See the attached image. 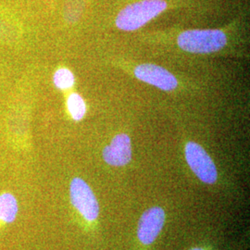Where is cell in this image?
I'll return each mask as SVG.
<instances>
[{"label":"cell","instance_id":"1","mask_svg":"<svg viewBox=\"0 0 250 250\" xmlns=\"http://www.w3.org/2000/svg\"><path fill=\"white\" fill-rule=\"evenodd\" d=\"M167 8L164 0H142L133 3L121 10L116 18V25L123 31H135L156 18Z\"/></svg>","mask_w":250,"mask_h":250},{"label":"cell","instance_id":"2","mask_svg":"<svg viewBox=\"0 0 250 250\" xmlns=\"http://www.w3.org/2000/svg\"><path fill=\"white\" fill-rule=\"evenodd\" d=\"M178 45L190 53H212L224 48L227 37L221 30H188L177 39Z\"/></svg>","mask_w":250,"mask_h":250},{"label":"cell","instance_id":"3","mask_svg":"<svg viewBox=\"0 0 250 250\" xmlns=\"http://www.w3.org/2000/svg\"><path fill=\"white\" fill-rule=\"evenodd\" d=\"M70 197L73 207L86 221H95L99 215V202L89 186L83 179H73L70 187Z\"/></svg>","mask_w":250,"mask_h":250},{"label":"cell","instance_id":"4","mask_svg":"<svg viewBox=\"0 0 250 250\" xmlns=\"http://www.w3.org/2000/svg\"><path fill=\"white\" fill-rule=\"evenodd\" d=\"M186 159L191 170L202 182L211 185L217 181L218 172L214 162L201 146L194 142L188 143Z\"/></svg>","mask_w":250,"mask_h":250},{"label":"cell","instance_id":"5","mask_svg":"<svg viewBox=\"0 0 250 250\" xmlns=\"http://www.w3.org/2000/svg\"><path fill=\"white\" fill-rule=\"evenodd\" d=\"M137 79L164 91L175 89L178 82L175 76L161 66L154 64H141L134 69Z\"/></svg>","mask_w":250,"mask_h":250},{"label":"cell","instance_id":"6","mask_svg":"<svg viewBox=\"0 0 250 250\" xmlns=\"http://www.w3.org/2000/svg\"><path fill=\"white\" fill-rule=\"evenodd\" d=\"M165 223V212L160 207H153L144 212L138 224L137 236L144 245H150L160 234Z\"/></svg>","mask_w":250,"mask_h":250},{"label":"cell","instance_id":"7","mask_svg":"<svg viewBox=\"0 0 250 250\" xmlns=\"http://www.w3.org/2000/svg\"><path fill=\"white\" fill-rule=\"evenodd\" d=\"M103 159L107 164L115 167L128 164L132 159L130 137L125 134H117L110 145L104 148Z\"/></svg>","mask_w":250,"mask_h":250},{"label":"cell","instance_id":"8","mask_svg":"<svg viewBox=\"0 0 250 250\" xmlns=\"http://www.w3.org/2000/svg\"><path fill=\"white\" fill-rule=\"evenodd\" d=\"M19 205L17 198L10 193L0 195V223L10 224L17 218Z\"/></svg>","mask_w":250,"mask_h":250},{"label":"cell","instance_id":"9","mask_svg":"<svg viewBox=\"0 0 250 250\" xmlns=\"http://www.w3.org/2000/svg\"><path fill=\"white\" fill-rule=\"evenodd\" d=\"M67 107L72 119L81 121L86 113V105L83 99L77 93H72L67 99Z\"/></svg>","mask_w":250,"mask_h":250},{"label":"cell","instance_id":"10","mask_svg":"<svg viewBox=\"0 0 250 250\" xmlns=\"http://www.w3.org/2000/svg\"><path fill=\"white\" fill-rule=\"evenodd\" d=\"M53 83L57 88L67 90L72 88L74 85L75 78L70 70L66 68H61L54 73Z\"/></svg>","mask_w":250,"mask_h":250},{"label":"cell","instance_id":"11","mask_svg":"<svg viewBox=\"0 0 250 250\" xmlns=\"http://www.w3.org/2000/svg\"><path fill=\"white\" fill-rule=\"evenodd\" d=\"M18 32L12 23L0 18V40H14Z\"/></svg>","mask_w":250,"mask_h":250},{"label":"cell","instance_id":"12","mask_svg":"<svg viewBox=\"0 0 250 250\" xmlns=\"http://www.w3.org/2000/svg\"><path fill=\"white\" fill-rule=\"evenodd\" d=\"M202 250V249H193V250Z\"/></svg>","mask_w":250,"mask_h":250}]
</instances>
